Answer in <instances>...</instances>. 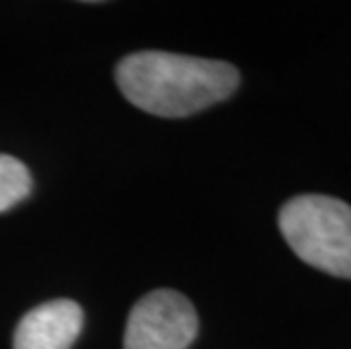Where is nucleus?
<instances>
[{
    "mask_svg": "<svg viewBox=\"0 0 351 349\" xmlns=\"http://www.w3.org/2000/svg\"><path fill=\"white\" fill-rule=\"evenodd\" d=\"M84 324V311L73 300H50L21 317L14 349H71Z\"/></svg>",
    "mask_w": 351,
    "mask_h": 349,
    "instance_id": "obj_4",
    "label": "nucleus"
},
{
    "mask_svg": "<svg viewBox=\"0 0 351 349\" xmlns=\"http://www.w3.org/2000/svg\"><path fill=\"white\" fill-rule=\"evenodd\" d=\"M116 84L125 100L147 114L186 118L227 100L241 73L220 59L143 50L116 66Z\"/></svg>",
    "mask_w": 351,
    "mask_h": 349,
    "instance_id": "obj_1",
    "label": "nucleus"
},
{
    "mask_svg": "<svg viewBox=\"0 0 351 349\" xmlns=\"http://www.w3.org/2000/svg\"><path fill=\"white\" fill-rule=\"evenodd\" d=\"M32 193V175L23 161L0 154V213L21 204Z\"/></svg>",
    "mask_w": 351,
    "mask_h": 349,
    "instance_id": "obj_5",
    "label": "nucleus"
},
{
    "mask_svg": "<svg viewBox=\"0 0 351 349\" xmlns=\"http://www.w3.org/2000/svg\"><path fill=\"white\" fill-rule=\"evenodd\" d=\"M197 331V311L189 297L161 288L134 304L123 349H189Z\"/></svg>",
    "mask_w": 351,
    "mask_h": 349,
    "instance_id": "obj_3",
    "label": "nucleus"
},
{
    "mask_svg": "<svg viewBox=\"0 0 351 349\" xmlns=\"http://www.w3.org/2000/svg\"><path fill=\"white\" fill-rule=\"evenodd\" d=\"M288 248L331 277L351 279V204L322 193H304L279 211Z\"/></svg>",
    "mask_w": 351,
    "mask_h": 349,
    "instance_id": "obj_2",
    "label": "nucleus"
}]
</instances>
